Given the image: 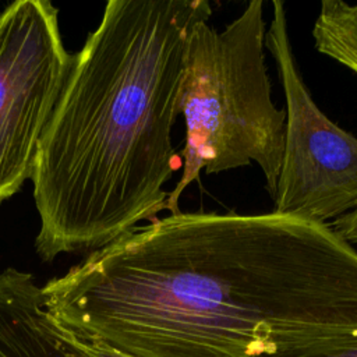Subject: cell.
Masks as SVG:
<instances>
[{"instance_id": "cell-1", "label": "cell", "mask_w": 357, "mask_h": 357, "mask_svg": "<svg viewBox=\"0 0 357 357\" xmlns=\"http://www.w3.org/2000/svg\"><path fill=\"white\" fill-rule=\"evenodd\" d=\"M42 291L70 332L131 357H261L357 336V250L273 211L156 218Z\"/></svg>"}, {"instance_id": "cell-2", "label": "cell", "mask_w": 357, "mask_h": 357, "mask_svg": "<svg viewBox=\"0 0 357 357\" xmlns=\"http://www.w3.org/2000/svg\"><path fill=\"white\" fill-rule=\"evenodd\" d=\"M211 15L208 0L106 3L38 148L42 259L99 250L165 211L187 46Z\"/></svg>"}, {"instance_id": "cell-3", "label": "cell", "mask_w": 357, "mask_h": 357, "mask_svg": "<svg viewBox=\"0 0 357 357\" xmlns=\"http://www.w3.org/2000/svg\"><path fill=\"white\" fill-rule=\"evenodd\" d=\"M264 3L250 1L222 31L201 22L191 33L178 113L185 121L183 173L165 211L199 173L216 174L255 163L273 199L280 173L286 112L275 106L265 63Z\"/></svg>"}, {"instance_id": "cell-4", "label": "cell", "mask_w": 357, "mask_h": 357, "mask_svg": "<svg viewBox=\"0 0 357 357\" xmlns=\"http://www.w3.org/2000/svg\"><path fill=\"white\" fill-rule=\"evenodd\" d=\"M265 49L276 61L286 99L284 146L273 212L322 225L357 204V137L317 106L293 54L284 4L272 3Z\"/></svg>"}, {"instance_id": "cell-5", "label": "cell", "mask_w": 357, "mask_h": 357, "mask_svg": "<svg viewBox=\"0 0 357 357\" xmlns=\"http://www.w3.org/2000/svg\"><path fill=\"white\" fill-rule=\"evenodd\" d=\"M73 61L50 1L18 0L0 13V204L32 178Z\"/></svg>"}, {"instance_id": "cell-6", "label": "cell", "mask_w": 357, "mask_h": 357, "mask_svg": "<svg viewBox=\"0 0 357 357\" xmlns=\"http://www.w3.org/2000/svg\"><path fill=\"white\" fill-rule=\"evenodd\" d=\"M0 357H84L33 276L15 268L0 273Z\"/></svg>"}, {"instance_id": "cell-7", "label": "cell", "mask_w": 357, "mask_h": 357, "mask_svg": "<svg viewBox=\"0 0 357 357\" xmlns=\"http://www.w3.org/2000/svg\"><path fill=\"white\" fill-rule=\"evenodd\" d=\"M315 49L357 74V4L324 0L312 26Z\"/></svg>"}, {"instance_id": "cell-8", "label": "cell", "mask_w": 357, "mask_h": 357, "mask_svg": "<svg viewBox=\"0 0 357 357\" xmlns=\"http://www.w3.org/2000/svg\"><path fill=\"white\" fill-rule=\"evenodd\" d=\"M261 357H357V336L329 344L304 347Z\"/></svg>"}, {"instance_id": "cell-9", "label": "cell", "mask_w": 357, "mask_h": 357, "mask_svg": "<svg viewBox=\"0 0 357 357\" xmlns=\"http://www.w3.org/2000/svg\"><path fill=\"white\" fill-rule=\"evenodd\" d=\"M71 336H73L74 344L77 346V349L81 351V354L84 357H131V356L121 353L110 346L103 344V343L81 339L77 335H74L73 332H71Z\"/></svg>"}, {"instance_id": "cell-10", "label": "cell", "mask_w": 357, "mask_h": 357, "mask_svg": "<svg viewBox=\"0 0 357 357\" xmlns=\"http://www.w3.org/2000/svg\"><path fill=\"white\" fill-rule=\"evenodd\" d=\"M331 227L342 240L354 247L357 244V204L346 215L331 223Z\"/></svg>"}]
</instances>
